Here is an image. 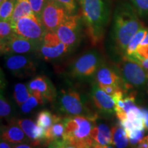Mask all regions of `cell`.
Wrapping results in <instances>:
<instances>
[{
	"label": "cell",
	"instance_id": "cell-1",
	"mask_svg": "<svg viewBox=\"0 0 148 148\" xmlns=\"http://www.w3.org/2000/svg\"><path fill=\"white\" fill-rule=\"evenodd\" d=\"M143 27L138 15L131 3L119 1L114 10L110 39L112 48L124 57L127 47L132 37Z\"/></svg>",
	"mask_w": 148,
	"mask_h": 148
},
{
	"label": "cell",
	"instance_id": "cell-2",
	"mask_svg": "<svg viewBox=\"0 0 148 148\" xmlns=\"http://www.w3.org/2000/svg\"><path fill=\"white\" fill-rule=\"evenodd\" d=\"M86 34L92 45L103 40L110 16L109 0H77Z\"/></svg>",
	"mask_w": 148,
	"mask_h": 148
},
{
	"label": "cell",
	"instance_id": "cell-3",
	"mask_svg": "<svg viewBox=\"0 0 148 148\" xmlns=\"http://www.w3.org/2000/svg\"><path fill=\"white\" fill-rule=\"evenodd\" d=\"M63 121L65 125L64 140L77 148H92L95 145L90 134L96 119L83 116H68Z\"/></svg>",
	"mask_w": 148,
	"mask_h": 148
},
{
	"label": "cell",
	"instance_id": "cell-4",
	"mask_svg": "<svg viewBox=\"0 0 148 148\" xmlns=\"http://www.w3.org/2000/svg\"><path fill=\"white\" fill-rule=\"evenodd\" d=\"M59 107L68 116H83L93 119L97 117V114L91 112L83 102L79 92L71 89L61 90Z\"/></svg>",
	"mask_w": 148,
	"mask_h": 148
},
{
	"label": "cell",
	"instance_id": "cell-5",
	"mask_svg": "<svg viewBox=\"0 0 148 148\" xmlns=\"http://www.w3.org/2000/svg\"><path fill=\"white\" fill-rule=\"evenodd\" d=\"M116 69L123 81L131 87L141 86L148 81V70L125 56L116 64Z\"/></svg>",
	"mask_w": 148,
	"mask_h": 148
},
{
	"label": "cell",
	"instance_id": "cell-6",
	"mask_svg": "<svg viewBox=\"0 0 148 148\" xmlns=\"http://www.w3.org/2000/svg\"><path fill=\"white\" fill-rule=\"evenodd\" d=\"M12 25L16 34L38 42H40L47 32L40 18L34 13L22 17Z\"/></svg>",
	"mask_w": 148,
	"mask_h": 148
},
{
	"label": "cell",
	"instance_id": "cell-7",
	"mask_svg": "<svg viewBox=\"0 0 148 148\" xmlns=\"http://www.w3.org/2000/svg\"><path fill=\"white\" fill-rule=\"evenodd\" d=\"M82 21L79 14H70L55 31L61 41L71 49L79 43L81 38Z\"/></svg>",
	"mask_w": 148,
	"mask_h": 148
},
{
	"label": "cell",
	"instance_id": "cell-8",
	"mask_svg": "<svg viewBox=\"0 0 148 148\" xmlns=\"http://www.w3.org/2000/svg\"><path fill=\"white\" fill-rule=\"evenodd\" d=\"M71 49L61 41L54 31H47L40 42L37 51L43 59L51 60L63 56Z\"/></svg>",
	"mask_w": 148,
	"mask_h": 148
},
{
	"label": "cell",
	"instance_id": "cell-9",
	"mask_svg": "<svg viewBox=\"0 0 148 148\" xmlns=\"http://www.w3.org/2000/svg\"><path fill=\"white\" fill-rule=\"evenodd\" d=\"M101 64L99 53L96 50L88 51L74 61L71 66V75L78 78L90 77L97 71Z\"/></svg>",
	"mask_w": 148,
	"mask_h": 148
},
{
	"label": "cell",
	"instance_id": "cell-10",
	"mask_svg": "<svg viewBox=\"0 0 148 148\" xmlns=\"http://www.w3.org/2000/svg\"><path fill=\"white\" fill-rule=\"evenodd\" d=\"M69 15L62 5L53 0H48L42 11L40 20L46 30L55 32Z\"/></svg>",
	"mask_w": 148,
	"mask_h": 148
},
{
	"label": "cell",
	"instance_id": "cell-11",
	"mask_svg": "<svg viewBox=\"0 0 148 148\" xmlns=\"http://www.w3.org/2000/svg\"><path fill=\"white\" fill-rule=\"evenodd\" d=\"M40 42L14 34L7 41L1 43V54H26L37 51Z\"/></svg>",
	"mask_w": 148,
	"mask_h": 148
},
{
	"label": "cell",
	"instance_id": "cell-12",
	"mask_svg": "<svg viewBox=\"0 0 148 148\" xmlns=\"http://www.w3.org/2000/svg\"><path fill=\"white\" fill-rule=\"evenodd\" d=\"M5 64L7 69L18 77L29 76L36 70L30 57L22 54L6 55Z\"/></svg>",
	"mask_w": 148,
	"mask_h": 148
},
{
	"label": "cell",
	"instance_id": "cell-13",
	"mask_svg": "<svg viewBox=\"0 0 148 148\" xmlns=\"http://www.w3.org/2000/svg\"><path fill=\"white\" fill-rule=\"evenodd\" d=\"M92 102L97 110L105 114L115 112V102L112 96L108 95L97 85H93L90 92Z\"/></svg>",
	"mask_w": 148,
	"mask_h": 148
},
{
	"label": "cell",
	"instance_id": "cell-14",
	"mask_svg": "<svg viewBox=\"0 0 148 148\" xmlns=\"http://www.w3.org/2000/svg\"><path fill=\"white\" fill-rule=\"evenodd\" d=\"M95 79L97 84L117 85L123 88L125 91L132 88L123 81L115 71L105 64H101L99 66L96 72Z\"/></svg>",
	"mask_w": 148,
	"mask_h": 148
},
{
	"label": "cell",
	"instance_id": "cell-15",
	"mask_svg": "<svg viewBox=\"0 0 148 148\" xmlns=\"http://www.w3.org/2000/svg\"><path fill=\"white\" fill-rule=\"evenodd\" d=\"M16 123L30 140L33 146H38L45 142L46 131L38 126L32 120L29 119H18Z\"/></svg>",
	"mask_w": 148,
	"mask_h": 148
},
{
	"label": "cell",
	"instance_id": "cell-16",
	"mask_svg": "<svg viewBox=\"0 0 148 148\" xmlns=\"http://www.w3.org/2000/svg\"><path fill=\"white\" fill-rule=\"evenodd\" d=\"M29 91L38 90L42 94L45 100L52 102L56 97V91L51 80L44 75L34 77L28 83Z\"/></svg>",
	"mask_w": 148,
	"mask_h": 148
},
{
	"label": "cell",
	"instance_id": "cell-17",
	"mask_svg": "<svg viewBox=\"0 0 148 148\" xmlns=\"http://www.w3.org/2000/svg\"><path fill=\"white\" fill-rule=\"evenodd\" d=\"M1 139L12 145L30 141L16 121H12L1 129Z\"/></svg>",
	"mask_w": 148,
	"mask_h": 148
},
{
	"label": "cell",
	"instance_id": "cell-18",
	"mask_svg": "<svg viewBox=\"0 0 148 148\" xmlns=\"http://www.w3.org/2000/svg\"><path fill=\"white\" fill-rule=\"evenodd\" d=\"M90 138L95 143L101 145H112V130L104 123L94 126L90 134Z\"/></svg>",
	"mask_w": 148,
	"mask_h": 148
},
{
	"label": "cell",
	"instance_id": "cell-19",
	"mask_svg": "<svg viewBox=\"0 0 148 148\" xmlns=\"http://www.w3.org/2000/svg\"><path fill=\"white\" fill-rule=\"evenodd\" d=\"M65 133V125L63 119L53 123L50 128L46 131L45 144L49 145L51 143L64 139Z\"/></svg>",
	"mask_w": 148,
	"mask_h": 148
},
{
	"label": "cell",
	"instance_id": "cell-20",
	"mask_svg": "<svg viewBox=\"0 0 148 148\" xmlns=\"http://www.w3.org/2000/svg\"><path fill=\"white\" fill-rule=\"evenodd\" d=\"M34 14L29 0H16L13 13L10 18L11 23H14L24 16Z\"/></svg>",
	"mask_w": 148,
	"mask_h": 148
},
{
	"label": "cell",
	"instance_id": "cell-21",
	"mask_svg": "<svg viewBox=\"0 0 148 148\" xmlns=\"http://www.w3.org/2000/svg\"><path fill=\"white\" fill-rule=\"evenodd\" d=\"M62 118L60 116L53 114L49 110H42L38 112L36 116V124L47 131L52 126L53 123L62 120Z\"/></svg>",
	"mask_w": 148,
	"mask_h": 148
},
{
	"label": "cell",
	"instance_id": "cell-22",
	"mask_svg": "<svg viewBox=\"0 0 148 148\" xmlns=\"http://www.w3.org/2000/svg\"><path fill=\"white\" fill-rule=\"evenodd\" d=\"M112 130V145L116 148H126L129 139L125 129L121 125H115L111 128Z\"/></svg>",
	"mask_w": 148,
	"mask_h": 148
},
{
	"label": "cell",
	"instance_id": "cell-23",
	"mask_svg": "<svg viewBox=\"0 0 148 148\" xmlns=\"http://www.w3.org/2000/svg\"><path fill=\"white\" fill-rule=\"evenodd\" d=\"M30 92L31 95L27 100L20 106L22 112L24 113H28L38 105H42L45 103V99L39 91L32 90Z\"/></svg>",
	"mask_w": 148,
	"mask_h": 148
},
{
	"label": "cell",
	"instance_id": "cell-24",
	"mask_svg": "<svg viewBox=\"0 0 148 148\" xmlns=\"http://www.w3.org/2000/svg\"><path fill=\"white\" fill-rule=\"evenodd\" d=\"M31 95L29 88L23 83H17L14 87L13 97L18 106H21Z\"/></svg>",
	"mask_w": 148,
	"mask_h": 148
},
{
	"label": "cell",
	"instance_id": "cell-25",
	"mask_svg": "<svg viewBox=\"0 0 148 148\" xmlns=\"http://www.w3.org/2000/svg\"><path fill=\"white\" fill-rule=\"evenodd\" d=\"M147 32V29L142 27L136 33V34L132 37V38L129 42L128 45H127L125 56H130L134 54L136 50V48L141 43L142 40L145 38Z\"/></svg>",
	"mask_w": 148,
	"mask_h": 148
},
{
	"label": "cell",
	"instance_id": "cell-26",
	"mask_svg": "<svg viewBox=\"0 0 148 148\" xmlns=\"http://www.w3.org/2000/svg\"><path fill=\"white\" fill-rule=\"evenodd\" d=\"M15 34L10 20H2L0 22V42L8 40Z\"/></svg>",
	"mask_w": 148,
	"mask_h": 148
},
{
	"label": "cell",
	"instance_id": "cell-27",
	"mask_svg": "<svg viewBox=\"0 0 148 148\" xmlns=\"http://www.w3.org/2000/svg\"><path fill=\"white\" fill-rule=\"evenodd\" d=\"M16 0H6L0 5V19L10 20L13 13Z\"/></svg>",
	"mask_w": 148,
	"mask_h": 148
},
{
	"label": "cell",
	"instance_id": "cell-28",
	"mask_svg": "<svg viewBox=\"0 0 148 148\" xmlns=\"http://www.w3.org/2000/svg\"><path fill=\"white\" fill-rule=\"evenodd\" d=\"M140 18H148V0H129Z\"/></svg>",
	"mask_w": 148,
	"mask_h": 148
},
{
	"label": "cell",
	"instance_id": "cell-29",
	"mask_svg": "<svg viewBox=\"0 0 148 148\" xmlns=\"http://www.w3.org/2000/svg\"><path fill=\"white\" fill-rule=\"evenodd\" d=\"M125 132L128 137L130 144L136 147V145L144 138L145 129H134Z\"/></svg>",
	"mask_w": 148,
	"mask_h": 148
},
{
	"label": "cell",
	"instance_id": "cell-30",
	"mask_svg": "<svg viewBox=\"0 0 148 148\" xmlns=\"http://www.w3.org/2000/svg\"><path fill=\"white\" fill-rule=\"evenodd\" d=\"M130 60L137 62L138 60L148 59V44L147 45H140L136 48V50L134 54L130 56H125Z\"/></svg>",
	"mask_w": 148,
	"mask_h": 148
},
{
	"label": "cell",
	"instance_id": "cell-31",
	"mask_svg": "<svg viewBox=\"0 0 148 148\" xmlns=\"http://www.w3.org/2000/svg\"><path fill=\"white\" fill-rule=\"evenodd\" d=\"M64 7L69 14H76L78 10L77 0H53Z\"/></svg>",
	"mask_w": 148,
	"mask_h": 148
},
{
	"label": "cell",
	"instance_id": "cell-32",
	"mask_svg": "<svg viewBox=\"0 0 148 148\" xmlns=\"http://www.w3.org/2000/svg\"><path fill=\"white\" fill-rule=\"evenodd\" d=\"M11 112L12 108L10 104L1 94L0 99V116L1 118H6L10 115Z\"/></svg>",
	"mask_w": 148,
	"mask_h": 148
},
{
	"label": "cell",
	"instance_id": "cell-33",
	"mask_svg": "<svg viewBox=\"0 0 148 148\" xmlns=\"http://www.w3.org/2000/svg\"><path fill=\"white\" fill-rule=\"evenodd\" d=\"M48 0H29L34 13L40 18L42 11Z\"/></svg>",
	"mask_w": 148,
	"mask_h": 148
},
{
	"label": "cell",
	"instance_id": "cell-34",
	"mask_svg": "<svg viewBox=\"0 0 148 148\" xmlns=\"http://www.w3.org/2000/svg\"><path fill=\"white\" fill-rule=\"evenodd\" d=\"M99 87L102 89L106 93L110 96H113L116 92L120 90H124L121 86L117 85H105V84H98Z\"/></svg>",
	"mask_w": 148,
	"mask_h": 148
},
{
	"label": "cell",
	"instance_id": "cell-35",
	"mask_svg": "<svg viewBox=\"0 0 148 148\" xmlns=\"http://www.w3.org/2000/svg\"><path fill=\"white\" fill-rule=\"evenodd\" d=\"M49 146H51L53 148H77L76 147L69 143V142L65 140H59V141H56L51 143Z\"/></svg>",
	"mask_w": 148,
	"mask_h": 148
},
{
	"label": "cell",
	"instance_id": "cell-36",
	"mask_svg": "<svg viewBox=\"0 0 148 148\" xmlns=\"http://www.w3.org/2000/svg\"><path fill=\"white\" fill-rule=\"evenodd\" d=\"M136 148H148V139L147 136L140 140L136 145Z\"/></svg>",
	"mask_w": 148,
	"mask_h": 148
},
{
	"label": "cell",
	"instance_id": "cell-37",
	"mask_svg": "<svg viewBox=\"0 0 148 148\" xmlns=\"http://www.w3.org/2000/svg\"><path fill=\"white\" fill-rule=\"evenodd\" d=\"M143 112L144 114V122H145V128L148 130V109L145 108H142Z\"/></svg>",
	"mask_w": 148,
	"mask_h": 148
},
{
	"label": "cell",
	"instance_id": "cell-38",
	"mask_svg": "<svg viewBox=\"0 0 148 148\" xmlns=\"http://www.w3.org/2000/svg\"><path fill=\"white\" fill-rule=\"evenodd\" d=\"M32 144H27L26 143H19V144H16V145H13V148H34L32 147Z\"/></svg>",
	"mask_w": 148,
	"mask_h": 148
},
{
	"label": "cell",
	"instance_id": "cell-39",
	"mask_svg": "<svg viewBox=\"0 0 148 148\" xmlns=\"http://www.w3.org/2000/svg\"><path fill=\"white\" fill-rule=\"evenodd\" d=\"M0 148H13V145L9 143L8 142L1 139V143H0Z\"/></svg>",
	"mask_w": 148,
	"mask_h": 148
},
{
	"label": "cell",
	"instance_id": "cell-40",
	"mask_svg": "<svg viewBox=\"0 0 148 148\" xmlns=\"http://www.w3.org/2000/svg\"><path fill=\"white\" fill-rule=\"evenodd\" d=\"M140 65H141L143 67L145 68V69L148 70V59H145V60H138L137 62Z\"/></svg>",
	"mask_w": 148,
	"mask_h": 148
},
{
	"label": "cell",
	"instance_id": "cell-41",
	"mask_svg": "<svg viewBox=\"0 0 148 148\" xmlns=\"http://www.w3.org/2000/svg\"><path fill=\"white\" fill-rule=\"evenodd\" d=\"M92 148H114L113 146H111L110 145H98V144L95 143V145L92 146Z\"/></svg>",
	"mask_w": 148,
	"mask_h": 148
},
{
	"label": "cell",
	"instance_id": "cell-42",
	"mask_svg": "<svg viewBox=\"0 0 148 148\" xmlns=\"http://www.w3.org/2000/svg\"><path fill=\"white\" fill-rule=\"evenodd\" d=\"M147 44H148V29H147V34H146L145 38H143V40H142L140 45H147Z\"/></svg>",
	"mask_w": 148,
	"mask_h": 148
},
{
	"label": "cell",
	"instance_id": "cell-43",
	"mask_svg": "<svg viewBox=\"0 0 148 148\" xmlns=\"http://www.w3.org/2000/svg\"><path fill=\"white\" fill-rule=\"evenodd\" d=\"M6 1V0H0V3H2L3 2H4V1Z\"/></svg>",
	"mask_w": 148,
	"mask_h": 148
},
{
	"label": "cell",
	"instance_id": "cell-44",
	"mask_svg": "<svg viewBox=\"0 0 148 148\" xmlns=\"http://www.w3.org/2000/svg\"><path fill=\"white\" fill-rule=\"evenodd\" d=\"M49 148H53V147H51V146H49Z\"/></svg>",
	"mask_w": 148,
	"mask_h": 148
},
{
	"label": "cell",
	"instance_id": "cell-45",
	"mask_svg": "<svg viewBox=\"0 0 148 148\" xmlns=\"http://www.w3.org/2000/svg\"><path fill=\"white\" fill-rule=\"evenodd\" d=\"M147 139H148V136H147Z\"/></svg>",
	"mask_w": 148,
	"mask_h": 148
}]
</instances>
